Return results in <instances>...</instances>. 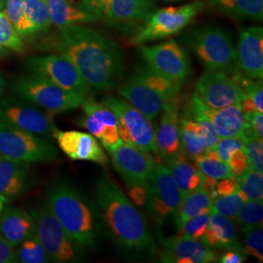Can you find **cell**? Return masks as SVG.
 Listing matches in <instances>:
<instances>
[{
	"mask_svg": "<svg viewBox=\"0 0 263 263\" xmlns=\"http://www.w3.org/2000/svg\"><path fill=\"white\" fill-rule=\"evenodd\" d=\"M55 50L74 66L94 91L111 89L124 74L121 48L93 28L79 25L60 28Z\"/></svg>",
	"mask_w": 263,
	"mask_h": 263,
	"instance_id": "1",
	"label": "cell"
},
{
	"mask_svg": "<svg viewBox=\"0 0 263 263\" xmlns=\"http://www.w3.org/2000/svg\"><path fill=\"white\" fill-rule=\"evenodd\" d=\"M94 202L104 234L111 239L118 251L135 257L155 254L156 246L145 217L104 173L97 179Z\"/></svg>",
	"mask_w": 263,
	"mask_h": 263,
	"instance_id": "2",
	"label": "cell"
},
{
	"mask_svg": "<svg viewBox=\"0 0 263 263\" xmlns=\"http://www.w3.org/2000/svg\"><path fill=\"white\" fill-rule=\"evenodd\" d=\"M47 203L58 220L77 243L96 251L104 239V227L94 201L66 180L47 189Z\"/></svg>",
	"mask_w": 263,
	"mask_h": 263,
	"instance_id": "3",
	"label": "cell"
},
{
	"mask_svg": "<svg viewBox=\"0 0 263 263\" xmlns=\"http://www.w3.org/2000/svg\"><path fill=\"white\" fill-rule=\"evenodd\" d=\"M35 235L44 247L50 262H82L87 260L86 249L77 243L58 220L47 202L32 209Z\"/></svg>",
	"mask_w": 263,
	"mask_h": 263,
	"instance_id": "4",
	"label": "cell"
},
{
	"mask_svg": "<svg viewBox=\"0 0 263 263\" xmlns=\"http://www.w3.org/2000/svg\"><path fill=\"white\" fill-rule=\"evenodd\" d=\"M13 89L18 97L50 114L66 112L81 107L85 100L80 95L66 91L44 77L29 72L28 76L18 78Z\"/></svg>",
	"mask_w": 263,
	"mask_h": 263,
	"instance_id": "5",
	"label": "cell"
},
{
	"mask_svg": "<svg viewBox=\"0 0 263 263\" xmlns=\"http://www.w3.org/2000/svg\"><path fill=\"white\" fill-rule=\"evenodd\" d=\"M188 44L199 62L210 70L230 71L236 62V51L230 33L219 27H206L192 31Z\"/></svg>",
	"mask_w": 263,
	"mask_h": 263,
	"instance_id": "6",
	"label": "cell"
},
{
	"mask_svg": "<svg viewBox=\"0 0 263 263\" xmlns=\"http://www.w3.org/2000/svg\"><path fill=\"white\" fill-rule=\"evenodd\" d=\"M79 7L117 28L145 24L157 9L155 0H82Z\"/></svg>",
	"mask_w": 263,
	"mask_h": 263,
	"instance_id": "7",
	"label": "cell"
},
{
	"mask_svg": "<svg viewBox=\"0 0 263 263\" xmlns=\"http://www.w3.org/2000/svg\"><path fill=\"white\" fill-rule=\"evenodd\" d=\"M0 156L31 164L54 161L58 151L46 139L0 120Z\"/></svg>",
	"mask_w": 263,
	"mask_h": 263,
	"instance_id": "8",
	"label": "cell"
},
{
	"mask_svg": "<svg viewBox=\"0 0 263 263\" xmlns=\"http://www.w3.org/2000/svg\"><path fill=\"white\" fill-rule=\"evenodd\" d=\"M102 103L116 115L117 131L122 142L157 155L155 130L149 120L121 99L106 97Z\"/></svg>",
	"mask_w": 263,
	"mask_h": 263,
	"instance_id": "9",
	"label": "cell"
},
{
	"mask_svg": "<svg viewBox=\"0 0 263 263\" xmlns=\"http://www.w3.org/2000/svg\"><path fill=\"white\" fill-rule=\"evenodd\" d=\"M205 3L196 1L179 7L156 9L146 21L140 32L133 39L136 45H142L163 38L169 37L184 28L204 8Z\"/></svg>",
	"mask_w": 263,
	"mask_h": 263,
	"instance_id": "10",
	"label": "cell"
},
{
	"mask_svg": "<svg viewBox=\"0 0 263 263\" xmlns=\"http://www.w3.org/2000/svg\"><path fill=\"white\" fill-rule=\"evenodd\" d=\"M0 120L44 139L53 138L57 130L50 113L20 97L0 99Z\"/></svg>",
	"mask_w": 263,
	"mask_h": 263,
	"instance_id": "11",
	"label": "cell"
},
{
	"mask_svg": "<svg viewBox=\"0 0 263 263\" xmlns=\"http://www.w3.org/2000/svg\"><path fill=\"white\" fill-rule=\"evenodd\" d=\"M26 67L29 73L44 77L66 91L84 98L94 94L74 66L59 54L31 57L26 62Z\"/></svg>",
	"mask_w": 263,
	"mask_h": 263,
	"instance_id": "12",
	"label": "cell"
},
{
	"mask_svg": "<svg viewBox=\"0 0 263 263\" xmlns=\"http://www.w3.org/2000/svg\"><path fill=\"white\" fill-rule=\"evenodd\" d=\"M146 66L171 81L182 85L186 80L191 65L187 51L175 40H169L154 46L140 47Z\"/></svg>",
	"mask_w": 263,
	"mask_h": 263,
	"instance_id": "13",
	"label": "cell"
},
{
	"mask_svg": "<svg viewBox=\"0 0 263 263\" xmlns=\"http://www.w3.org/2000/svg\"><path fill=\"white\" fill-rule=\"evenodd\" d=\"M185 116L195 121L207 120L219 138H240L248 124L246 114L241 110L239 104L213 108L201 102L195 95L192 96Z\"/></svg>",
	"mask_w": 263,
	"mask_h": 263,
	"instance_id": "14",
	"label": "cell"
},
{
	"mask_svg": "<svg viewBox=\"0 0 263 263\" xmlns=\"http://www.w3.org/2000/svg\"><path fill=\"white\" fill-rule=\"evenodd\" d=\"M194 95L210 107L223 108L239 104L244 92L227 71L206 69L196 83Z\"/></svg>",
	"mask_w": 263,
	"mask_h": 263,
	"instance_id": "15",
	"label": "cell"
},
{
	"mask_svg": "<svg viewBox=\"0 0 263 263\" xmlns=\"http://www.w3.org/2000/svg\"><path fill=\"white\" fill-rule=\"evenodd\" d=\"M151 200L148 211L157 221H163L176 215L182 196L169 169L163 165H155L151 179Z\"/></svg>",
	"mask_w": 263,
	"mask_h": 263,
	"instance_id": "16",
	"label": "cell"
},
{
	"mask_svg": "<svg viewBox=\"0 0 263 263\" xmlns=\"http://www.w3.org/2000/svg\"><path fill=\"white\" fill-rule=\"evenodd\" d=\"M159 127L155 132L157 155L165 163L179 156L180 142V96L177 95L164 104Z\"/></svg>",
	"mask_w": 263,
	"mask_h": 263,
	"instance_id": "17",
	"label": "cell"
},
{
	"mask_svg": "<svg viewBox=\"0 0 263 263\" xmlns=\"http://www.w3.org/2000/svg\"><path fill=\"white\" fill-rule=\"evenodd\" d=\"M235 51L238 70L250 78L262 79L263 28H242L239 32Z\"/></svg>",
	"mask_w": 263,
	"mask_h": 263,
	"instance_id": "18",
	"label": "cell"
},
{
	"mask_svg": "<svg viewBox=\"0 0 263 263\" xmlns=\"http://www.w3.org/2000/svg\"><path fill=\"white\" fill-rule=\"evenodd\" d=\"M160 259L166 263L216 262L218 254L199 240L174 236L161 241Z\"/></svg>",
	"mask_w": 263,
	"mask_h": 263,
	"instance_id": "19",
	"label": "cell"
},
{
	"mask_svg": "<svg viewBox=\"0 0 263 263\" xmlns=\"http://www.w3.org/2000/svg\"><path fill=\"white\" fill-rule=\"evenodd\" d=\"M61 151L69 159L88 161L107 165L109 160L100 141L88 132L61 131L57 129L54 137Z\"/></svg>",
	"mask_w": 263,
	"mask_h": 263,
	"instance_id": "20",
	"label": "cell"
},
{
	"mask_svg": "<svg viewBox=\"0 0 263 263\" xmlns=\"http://www.w3.org/2000/svg\"><path fill=\"white\" fill-rule=\"evenodd\" d=\"M109 154L113 167L120 174L123 180L151 181L155 168L151 152L121 142Z\"/></svg>",
	"mask_w": 263,
	"mask_h": 263,
	"instance_id": "21",
	"label": "cell"
},
{
	"mask_svg": "<svg viewBox=\"0 0 263 263\" xmlns=\"http://www.w3.org/2000/svg\"><path fill=\"white\" fill-rule=\"evenodd\" d=\"M118 94L151 122L159 116L168 102L135 73L118 89Z\"/></svg>",
	"mask_w": 263,
	"mask_h": 263,
	"instance_id": "22",
	"label": "cell"
},
{
	"mask_svg": "<svg viewBox=\"0 0 263 263\" xmlns=\"http://www.w3.org/2000/svg\"><path fill=\"white\" fill-rule=\"evenodd\" d=\"M32 184L30 164L0 156V195L15 200L26 193Z\"/></svg>",
	"mask_w": 263,
	"mask_h": 263,
	"instance_id": "23",
	"label": "cell"
},
{
	"mask_svg": "<svg viewBox=\"0 0 263 263\" xmlns=\"http://www.w3.org/2000/svg\"><path fill=\"white\" fill-rule=\"evenodd\" d=\"M34 233L35 223L29 212L5 207L0 213V234L14 249Z\"/></svg>",
	"mask_w": 263,
	"mask_h": 263,
	"instance_id": "24",
	"label": "cell"
},
{
	"mask_svg": "<svg viewBox=\"0 0 263 263\" xmlns=\"http://www.w3.org/2000/svg\"><path fill=\"white\" fill-rule=\"evenodd\" d=\"M52 23L46 0H24L22 15L15 27L21 37H33L49 30Z\"/></svg>",
	"mask_w": 263,
	"mask_h": 263,
	"instance_id": "25",
	"label": "cell"
},
{
	"mask_svg": "<svg viewBox=\"0 0 263 263\" xmlns=\"http://www.w3.org/2000/svg\"><path fill=\"white\" fill-rule=\"evenodd\" d=\"M167 168L179 188L182 199L203 186L205 175L183 155L180 154L168 161Z\"/></svg>",
	"mask_w": 263,
	"mask_h": 263,
	"instance_id": "26",
	"label": "cell"
},
{
	"mask_svg": "<svg viewBox=\"0 0 263 263\" xmlns=\"http://www.w3.org/2000/svg\"><path fill=\"white\" fill-rule=\"evenodd\" d=\"M212 8L240 21H261L263 18V0H207Z\"/></svg>",
	"mask_w": 263,
	"mask_h": 263,
	"instance_id": "27",
	"label": "cell"
},
{
	"mask_svg": "<svg viewBox=\"0 0 263 263\" xmlns=\"http://www.w3.org/2000/svg\"><path fill=\"white\" fill-rule=\"evenodd\" d=\"M51 23L57 28L98 22L94 15L80 7L71 5L67 0H46Z\"/></svg>",
	"mask_w": 263,
	"mask_h": 263,
	"instance_id": "28",
	"label": "cell"
},
{
	"mask_svg": "<svg viewBox=\"0 0 263 263\" xmlns=\"http://www.w3.org/2000/svg\"><path fill=\"white\" fill-rule=\"evenodd\" d=\"M180 153L187 159L194 160L206 152L205 144L198 133V121L187 116L180 118Z\"/></svg>",
	"mask_w": 263,
	"mask_h": 263,
	"instance_id": "29",
	"label": "cell"
},
{
	"mask_svg": "<svg viewBox=\"0 0 263 263\" xmlns=\"http://www.w3.org/2000/svg\"><path fill=\"white\" fill-rule=\"evenodd\" d=\"M212 198L204 188L188 194L181 200L179 209L174 216L175 223L178 228L185 223L190 218L211 210Z\"/></svg>",
	"mask_w": 263,
	"mask_h": 263,
	"instance_id": "30",
	"label": "cell"
},
{
	"mask_svg": "<svg viewBox=\"0 0 263 263\" xmlns=\"http://www.w3.org/2000/svg\"><path fill=\"white\" fill-rule=\"evenodd\" d=\"M209 226L216 232L219 249L243 251L236 233L234 221L231 217L211 212L209 218Z\"/></svg>",
	"mask_w": 263,
	"mask_h": 263,
	"instance_id": "31",
	"label": "cell"
},
{
	"mask_svg": "<svg viewBox=\"0 0 263 263\" xmlns=\"http://www.w3.org/2000/svg\"><path fill=\"white\" fill-rule=\"evenodd\" d=\"M135 74L141 77L144 82L151 86L155 91H157L168 101L173 97L179 94L181 85L175 83L160 76L147 66H137L135 69Z\"/></svg>",
	"mask_w": 263,
	"mask_h": 263,
	"instance_id": "32",
	"label": "cell"
},
{
	"mask_svg": "<svg viewBox=\"0 0 263 263\" xmlns=\"http://www.w3.org/2000/svg\"><path fill=\"white\" fill-rule=\"evenodd\" d=\"M194 164L205 176L215 179L234 178L227 163L219 158L216 151L209 149L193 160Z\"/></svg>",
	"mask_w": 263,
	"mask_h": 263,
	"instance_id": "33",
	"label": "cell"
},
{
	"mask_svg": "<svg viewBox=\"0 0 263 263\" xmlns=\"http://www.w3.org/2000/svg\"><path fill=\"white\" fill-rule=\"evenodd\" d=\"M15 252L18 262H50L47 253L35 233L24 240L18 247H16Z\"/></svg>",
	"mask_w": 263,
	"mask_h": 263,
	"instance_id": "34",
	"label": "cell"
},
{
	"mask_svg": "<svg viewBox=\"0 0 263 263\" xmlns=\"http://www.w3.org/2000/svg\"><path fill=\"white\" fill-rule=\"evenodd\" d=\"M233 220L241 226L242 230H248L254 227L262 226L263 203L262 201L246 200L242 207L232 217Z\"/></svg>",
	"mask_w": 263,
	"mask_h": 263,
	"instance_id": "35",
	"label": "cell"
},
{
	"mask_svg": "<svg viewBox=\"0 0 263 263\" xmlns=\"http://www.w3.org/2000/svg\"><path fill=\"white\" fill-rule=\"evenodd\" d=\"M239 183L240 190L249 200L262 201L263 199V176L255 170H248L244 175L236 178Z\"/></svg>",
	"mask_w": 263,
	"mask_h": 263,
	"instance_id": "36",
	"label": "cell"
},
{
	"mask_svg": "<svg viewBox=\"0 0 263 263\" xmlns=\"http://www.w3.org/2000/svg\"><path fill=\"white\" fill-rule=\"evenodd\" d=\"M246 200L248 199L241 190L230 195L214 198L211 203V212L232 218Z\"/></svg>",
	"mask_w": 263,
	"mask_h": 263,
	"instance_id": "37",
	"label": "cell"
},
{
	"mask_svg": "<svg viewBox=\"0 0 263 263\" xmlns=\"http://www.w3.org/2000/svg\"><path fill=\"white\" fill-rule=\"evenodd\" d=\"M0 46L18 53L25 49L23 38L4 12H0Z\"/></svg>",
	"mask_w": 263,
	"mask_h": 263,
	"instance_id": "38",
	"label": "cell"
},
{
	"mask_svg": "<svg viewBox=\"0 0 263 263\" xmlns=\"http://www.w3.org/2000/svg\"><path fill=\"white\" fill-rule=\"evenodd\" d=\"M210 214L211 210L190 218L185 223L178 228L179 232L177 236L200 241L201 237L205 233L209 226Z\"/></svg>",
	"mask_w": 263,
	"mask_h": 263,
	"instance_id": "39",
	"label": "cell"
},
{
	"mask_svg": "<svg viewBox=\"0 0 263 263\" xmlns=\"http://www.w3.org/2000/svg\"><path fill=\"white\" fill-rule=\"evenodd\" d=\"M132 202L138 207L148 209L151 200V185L149 181L127 179L124 180Z\"/></svg>",
	"mask_w": 263,
	"mask_h": 263,
	"instance_id": "40",
	"label": "cell"
},
{
	"mask_svg": "<svg viewBox=\"0 0 263 263\" xmlns=\"http://www.w3.org/2000/svg\"><path fill=\"white\" fill-rule=\"evenodd\" d=\"M245 233L243 252L262 262L263 259V229L262 226L254 227L243 231Z\"/></svg>",
	"mask_w": 263,
	"mask_h": 263,
	"instance_id": "41",
	"label": "cell"
},
{
	"mask_svg": "<svg viewBox=\"0 0 263 263\" xmlns=\"http://www.w3.org/2000/svg\"><path fill=\"white\" fill-rule=\"evenodd\" d=\"M241 148H245L244 141L239 137H229V138H220L216 142L214 151H216L219 158L227 163L230 156Z\"/></svg>",
	"mask_w": 263,
	"mask_h": 263,
	"instance_id": "42",
	"label": "cell"
},
{
	"mask_svg": "<svg viewBox=\"0 0 263 263\" xmlns=\"http://www.w3.org/2000/svg\"><path fill=\"white\" fill-rule=\"evenodd\" d=\"M250 166L252 169L263 173V142L257 139L245 141Z\"/></svg>",
	"mask_w": 263,
	"mask_h": 263,
	"instance_id": "43",
	"label": "cell"
},
{
	"mask_svg": "<svg viewBox=\"0 0 263 263\" xmlns=\"http://www.w3.org/2000/svg\"><path fill=\"white\" fill-rule=\"evenodd\" d=\"M227 165L235 178L244 175L245 173L251 168L246 149L241 148L239 151H235L230 156V158L227 162Z\"/></svg>",
	"mask_w": 263,
	"mask_h": 263,
	"instance_id": "44",
	"label": "cell"
},
{
	"mask_svg": "<svg viewBox=\"0 0 263 263\" xmlns=\"http://www.w3.org/2000/svg\"><path fill=\"white\" fill-rule=\"evenodd\" d=\"M198 133L205 144L206 151L214 148L216 142L220 139L212 124L207 120L198 121Z\"/></svg>",
	"mask_w": 263,
	"mask_h": 263,
	"instance_id": "45",
	"label": "cell"
},
{
	"mask_svg": "<svg viewBox=\"0 0 263 263\" xmlns=\"http://www.w3.org/2000/svg\"><path fill=\"white\" fill-rule=\"evenodd\" d=\"M238 190H240V186L235 177L217 179L215 186V198L230 195L235 193Z\"/></svg>",
	"mask_w": 263,
	"mask_h": 263,
	"instance_id": "46",
	"label": "cell"
},
{
	"mask_svg": "<svg viewBox=\"0 0 263 263\" xmlns=\"http://www.w3.org/2000/svg\"><path fill=\"white\" fill-rule=\"evenodd\" d=\"M24 0H5V15L13 24L14 27L17 26L22 15Z\"/></svg>",
	"mask_w": 263,
	"mask_h": 263,
	"instance_id": "47",
	"label": "cell"
},
{
	"mask_svg": "<svg viewBox=\"0 0 263 263\" xmlns=\"http://www.w3.org/2000/svg\"><path fill=\"white\" fill-rule=\"evenodd\" d=\"M15 249L0 234V263H17Z\"/></svg>",
	"mask_w": 263,
	"mask_h": 263,
	"instance_id": "48",
	"label": "cell"
},
{
	"mask_svg": "<svg viewBox=\"0 0 263 263\" xmlns=\"http://www.w3.org/2000/svg\"><path fill=\"white\" fill-rule=\"evenodd\" d=\"M247 120L254 131L256 138L263 141V115L262 112L255 111L253 114H246Z\"/></svg>",
	"mask_w": 263,
	"mask_h": 263,
	"instance_id": "49",
	"label": "cell"
},
{
	"mask_svg": "<svg viewBox=\"0 0 263 263\" xmlns=\"http://www.w3.org/2000/svg\"><path fill=\"white\" fill-rule=\"evenodd\" d=\"M247 260V254L243 251L226 250V253L219 257L221 263H243Z\"/></svg>",
	"mask_w": 263,
	"mask_h": 263,
	"instance_id": "50",
	"label": "cell"
},
{
	"mask_svg": "<svg viewBox=\"0 0 263 263\" xmlns=\"http://www.w3.org/2000/svg\"><path fill=\"white\" fill-rule=\"evenodd\" d=\"M239 106L241 108V110L245 113V114H253V113L257 111L255 104H254V100L249 96L248 94L244 93L242 99L239 102Z\"/></svg>",
	"mask_w": 263,
	"mask_h": 263,
	"instance_id": "51",
	"label": "cell"
},
{
	"mask_svg": "<svg viewBox=\"0 0 263 263\" xmlns=\"http://www.w3.org/2000/svg\"><path fill=\"white\" fill-rule=\"evenodd\" d=\"M5 87H6V81L4 76L0 73V99L3 97L4 91H5Z\"/></svg>",
	"mask_w": 263,
	"mask_h": 263,
	"instance_id": "52",
	"label": "cell"
},
{
	"mask_svg": "<svg viewBox=\"0 0 263 263\" xmlns=\"http://www.w3.org/2000/svg\"><path fill=\"white\" fill-rule=\"evenodd\" d=\"M9 200H7L6 198L3 197L2 195H0V213L3 211V209L7 206V204L9 203Z\"/></svg>",
	"mask_w": 263,
	"mask_h": 263,
	"instance_id": "53",
	"label": "cell"
},
{
	"mask_svg": "<svg viewBox=\"0 0 263 263\" xmlns=\"http://www.w3.org/2000/svg\"><path fill=\"white\" fill-rule=\"evenodd\" d=\"M11 51L7 48L2 47L0 46V59H3L5 57L9 56Z\"/></svg>",
	"mask_w": 263,
	"mask_h": 263,
	"instance_id": "54",
	"label": "cell"
},
{
	"mask_svg": "<svg viewBox=\"0 0 263 263\" xmlns=\"http://www.w3.org/2000/svg\"><path fill=\"white\" fill-rule=\"evenodd\" d=\"M4 5H5V0H0V10L4 8Z\"/></svg>",
	"mask_w": 263,
	"mask_h": 263,
	"instance_id": "55",
	"label": "cell"
},
{
	"mask_svg": "<svg viewBox=\"0 0 263 263\" xmlns=\"http://www.w3.org/2000/svg\"><path fill=\"white\" fill-rule=\"evenodd\" d=\"M164 1H167V2H175V1H179V0H164Z\"/></svg>",
	"mask_w": 263,
	"mask_h": 263,
	"instance_id": "56",
	"label": "cell"
}]
</instances>
